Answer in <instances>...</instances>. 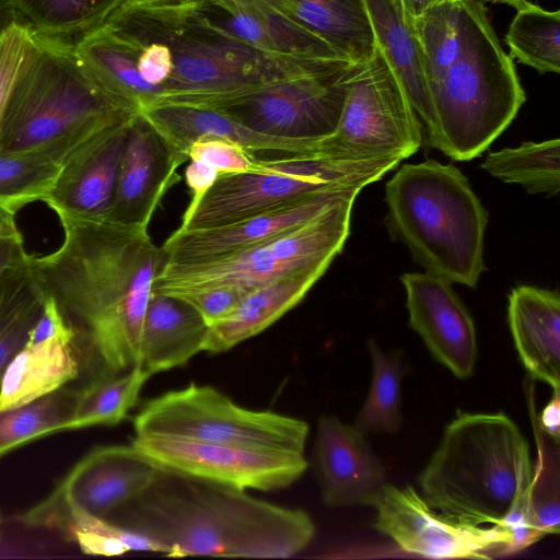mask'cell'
Masks as SVG:
<instances>
[{
  "mask_svg": "<svg viewBox=\"0 0 560 560\" xmlns=\"http://www.w3.org/2000/svg\"><path fill=\"white\" fill-rule=\"evenodd\" d=\"M55 213L62 243L31 254L30 267L75 330L83 363L98 364L97 376L139 366L142 323L167 262L164 249L148 229Z\"/></svg>",
  "mask_w": 560,
  "mask_h": 560,
  "instance_id": "obj_1",
  "label": "cell"
},
{
  "mask_svg": "<svg viewBox=\"0 0 560 560\" xmlns=\"http://www.w3.org/2000/svg\"><path fill=\"white\" fill-rule=\"evenodd\" d=\"M106 518L160 541L172 558H289L315 535V525L303 510L165 470Z\"/></svg>",
  "mask_w": 560,
  "mask_h": 560,
  "instance_id": "obj_2",
  "label": "cell"
},
{
  "mask_svg": "<svg viewBox=\"0 0 560 560\" xmlns=\"http://www.w3.org/2000/svg\"><path fill=\"white\" fill-rule=\"evenodd\" d=\"M139 22L143 33L168 44L173 56L172 73L153 105L215 109L280 82L353 63L258 50L211 24L197 11L195 0L147 8Z\"/></svg>",
  "mask_w": 560,
  "mask_h": 560,
  "instance_id": "obj_3",
  "label": "cell"
},
{
  "mask_svg": "<svg viewBox=\"0 0 560 560\" xmlns=\"http://www.w3.org/2000/svg\"><path fill=\"white\" fill-rule=\"evenodd\" d=\"M529 447L503 412H458L419 477L422 497L445 517L471 526H503L527 502Z\"/></svg>",
  "mask_w": 560,
  "mask_h": 560,
  "instance_id": "obj_4",
  "label": "cell"
},
{
  "mask_svg": "<svg viewBox=\"0 0 560 560\" xmlns=\"http://www.w3.org/2000/svg\"><path fill=\"white\" fill-rule=\"evenodd\" d=\"M386 224L427 272L476 288L488 212L453 164H404L385 185Z\"/></svg>",
  "mask_w": 560,
  "mask_h": 560,
  "instance_id": "obj_5",
  "label": "cell"
},
{
  "mask_svg": "<svg viewBox=\"0 0 560 560\" xmlns=\"http://www.w3.org/2000/svg\"><path fill=\"white\" fill-rule=\"evenodd\" d=\"M462 40L443 75L428 83L433 114L429 143L456 161L479 156L526 101L508 55L478 0H463Z\"/></svg>",
  "mask_w": 560,
  "mask_h": 560,
  "instance_id": "obj_6",
  "label": "cell"
},
{
  "mask_svg": "<svg viewBox=\"0 0 560 560\" xmlns=\"http://www.w3.org/2000/svg\"><path fill=\"white\" fill-rule=\"evenodd\" d=\"M36 38L5 110L0 153L89 136L138 113L118 105L94 83L73 44Z\"/></svg>",
  "mask_w": 560,
  "mask_h": 560,
  "instance_id": "obj_7",
  "label": "cell"
},
{
  "mask_svg": "<svg viewBox=\"0 0 560 560\" xmlns=\"http://www.w3.org/2000/svg\"><path fill=\"white\" fill-rule=\"evenodd\" d=\"M401 161L398 156L355 161L317 154L262 159L255 171L220 175L197 201L189 202L179 229L233 223L326 190H362Z\"/></svg>",
  "mask_w": 560,
  "mask_h": 560,
  "instance_id": "obj_8",
  "label": "cell"
},
{
  "mask_svg": "<svg viewBox=\"0 0 560 560\" xmlns=\"http://www.w3.org/2000/svg\"><path fill=\"white\" fill-rule=\"evenodd\" d=\"M350 221V211L336 205L302 224L222 258L199 265H165L152 291L183 295L219 285L252 291L290 275L323 276L342 250Z\"/></svg>",
  "mask_w": 560,
  "mask_h": 560,
  "instance_id": "obj_9",
  "label": "cell"
},
{
  "mask_svg": "<svg viewBox=\"0 0 560 560\" xmlns=\"http://www.w3.org/2000/svg\"><path fill=\"white\" fill-rule=\"evenodd\" d=\"M138 436H170L304 454L308 424L235 404L209 385L189 384L147 400L133 418Z\"/></svg>",
  "mask_w": 560,
  "mask_h": 560,
  "instance_id": "obj_10",
  "label": "cell"
},
{
  "mask_svg": "<svg viewBox=\"0 0 560 560\" xmlns=\"http://www.w3.org/2000/svg\"><path fill=\"white\" fill-rule=\"evenodd\" d=\"M422 143L419 117L404 88L375 46L355 62L338 126L320 140L318 155L370 160L415 154Z\"/></svg>",
  "mask_w": 560,
  "mask_h": 560,
  "instance_id": "obj_11",
  "label": "cell"
},
{
  "mask_svg": "<svg viewBox=\"0 0 560 560\" xmlns=\"http://www.w3.org/2000/svg\"><path fill=\"white\" fill-rule=\"evenodd\" d=\"M161 471L132 444L95 447L22 520L58 527L78 514L106 518L148 490Z\"/></svg>",
  "mask_w": 560,
  "mask_h": 560,
  "instance_id": "obj_12",
  "label": "cell"
},
{
  "mask_svg": "<svg viewBox=\"0 0 560 560\" xmlns=\"http://www.w3.org/2000/svg\"><path fill=\"white\" fill-rule=\"evenodd\" d=\"M131 444L162 470L237 489L273 491L306 470L304 454L170 436H138Z\"/></svg>",
  "mask_w": 560,
  "mask_h": 560,
  "instance_id": "obj_13",
  "label": "cell"
},
{
  "mask_svg": "<svg viewBox=\"0 0 560 560\" xmlns=\"http://www.w3.org/2000/svg\"><path fill=\"white\" fill-rule=\"evenodd\" d=\"M354 63L273 84L215 110L267 136L320 141L338 126Z\"/></svg>",
  "mask_w": 560,
  "mask_h": 560,
  "instance_id": "obj_14",
  "label": "cell"
},
{
  "mask_svg": "<svg viewBox=\"0 0 560 560\" xmlns=\"http://www.w3.org/2000/svg\"><path fill=\"white\" fill-rule=\"evenodd\" d=\"M374 526L402 550L427 558H487L509 553L510 530L503 526L457 523L433 510L413 487L386 483L372 505Z\"/></svg>",
  "mask_w": 560,
  "mask_h": 560,
  "instance_id": "obj_15",
  "label": "cell"
},
{
  "mask_svg": "<svg viewBox=\"0 0 560 560\" xmlns=\"http://www.w3.org/2000/svg\"><path fill=\"white\" fill-rule=\"evenodd\" d=\"M400 280L410 327L435 360L456 377H469L478 358L476 327L452 283L427 271L406 272Z\"/></svg>",
  "mask_w": 560,
  "mask_h": 560,
  "instance_id": "obj_16",
  "label": "cell"
},
{
  "mask_svg": "<svg viewBox=\"0 0 560 560\" xmlns=\"http://www.w3.org/2000/svg\"><path fill=\"white\" fill-rule=\"evenodd\" d=\"M359 188L322 191L291 205L233 223L199 230L177 229L162 245L167 262H209L271 238L320 214Z\"/></svg>",
  "mask_w": 560,
  "mask_h": 560,
  "instance_id": "obj_17",
  "label": "cell"
},
{
  "mask_svg": "<svg viewBox=\"0 0 560 560\" xmlns=\"http://www.w3.org/2000/svg\"><path fill=\"white\" fill-rule=\"evenodd\" d=\"M184 162L142 113H136L106 220L148 229L161 199L180 179L176 170Z\"/></svg>",
  "mask_w": 560,
  "mask_h": 560,
  "instance_id": "obj_18",
  "label": "cell"
},
{
  "mask_svg": "<svg viewBox=\"0 0 560 560\" xmlns=\"http://www.w3.org/2000/svg\"><path fill=\"white\" fill-rule=\"evenodd\" d=\"M135 114L98 131L71 156L43 201L48 208L93 220L108 218Z\"/></svg>",
  "mask_w": 560,
  "mask_h": 560,
  "instance_id": "obj_19",
  "label": "cell"
},
{
  "mask_svg": "<svg viewBox=\"0 0 560 560\" xmlns=\"http://www.w3.org/2000/svg\"><path fill=\"white\" fill-rule=\"evenodd\" d=\"M364 436L334 416L319 418L314 451L326 505L372 506L386 485L385 466Z\"/></svg>",
  "mask_w": 560,
  "mask_h": 560,
  "instance_id": "obj_20",
  "label": "cell"
},
{
  "mask_svg": "<svg viewBox=\"0 0 560 560\" xmlns=\"http://www.w3.org/2000/svg\"><path fill=\"white\" fill-rule=\"evenodd\" d=\"M73 47L90 78L121 107L141 112L162 93V88L145 82L138 70L141 40L116 23L106 22Z\"/></svg>",
  "mask_w": 560,
  "mask_h": 560,
  "instance_id": "obj_21",
  "label": "cell"
},
{
  "mask_svg": "<svg viewBox=\"0 0 560 560\" xmlns=\"http://www.w3.org/2000/svg\"><path fill=\"white\" fill-rule=\"evenodd\" d=\"M142 115L160 131L177 155L188 160L191 143L203 136L229 139L255 153L317 154L319 141H303L267 136L254 131L229 115L209 108L158 104L145 107Z\"/></svg>",
  "mask_w": 560,
  "mask_h": 560,
  "instance_id": "obj_22",
  "label": "cell"
},
{
  "mask_svg": "<svg viewBox=\"0 0 560 560\" xmlns=\"http://www.w3.org/2000/svg\"><path fill=\"white\" fill-rule=\"evenodd\" d=\"M509 325L515 349L533 378L560 389V298L557 291L530 285L509 295Z\"/></svg>",
  "mask_w": 560,
  "mask_h": 560,
  "instance_id": "obj_23",
  "label": "cell"
},
{
  "mask_svg": "<svg viewBox=\"0 0 560 560\" xmlns=\"http://www.w3.org/2000/svg\"><path fill=\"white\" fill-rule=\"evenodd\" d=\"M209 325L180 296L152 291L140 339V365L150 375L185 364L202 351Z\"/></svg>",
  "mask_w": 560,
  "mask_h": 560,
  "instance_id": "obj_24",
  "label": "cell"
},
{
  "mask_svg": "<svg viewBox=\"0 0 560 560\" xmlns=\"http://www.w3.org/2000/svg\"><path fill=\"white\" fill-rule=\"evenodd\" d=\"M375 46L404 88L429 133L433 114L415 18L401 0H363Z\"/></svg>",
  "mask_w": 560,
  "mask_h": 560,
  "instance_id": "obj_25",
  "label": "cell"
},
{
  "mask_svg": "<svg viewBox=\"0 0 560 560\" xmlns=\"http://www.w3.org/2000/svg\"><path fill=\"white\" fill-rule=\"evenodd\" d=\"M77 334L26 341L0 385V410L24 405L68 385L81 370Z\"/></svg>",
  "mask_w": 560,
  "mask_h": 560,
  "instance_id": "obj_26",
  "label": "cell"
},
{
  "mask_svg": "<svg viewBox=\"0 0 560 560\" xmlns=\"http://www.w3.org/2000/svg\"><path fill=\"white\" fill-rule=\"evenodd\" d=\"M320 277L316 272L290 275L252 290L209 327L202 351L224 352L260 334L298 305Z\"/></svg>",
  "mask_w": 560,
  "mask_h": 560,
  "instance_id": "obj_27",
  "label": "cell"
},
{
  "mask_svg": "<svg viewBox=\"0 0 560 560\" xmlns=\"http://www.w3.org/2000/svg\"><path fill=\"white\" fill-rule=\"evenodd\" d=\"M353 62L368 59L375 40L363 0H269Z\"/></svg>",
  "mask_w": 560,
  "mask_h": 560,
  "instance_id": "obj_28",
  "label": "cell"
},
{
  "mask_svg": "<svg viewBox=\"0 0 560 560\" xmlns=\"http://www.w3.org/2000/svg\"><path fill=\"white\" fill-rule=\"evenodd\" d=\"M97 132L27 151L0 153V198L19 201L24 207L43 202L66 163Z\"/></svg>",
  "mask_w": 560,
  "mask_h": 560,
  "instance_id": "obj_29",
  "label": "cell"
},
{
  "mask_svg": "<svg viewBox=\"0 0 560 560\" xmlns=\"http://www.w3.org/2000/svg\"><path fill=\"white\" fill-rule=\"evenodd\" d=\"M19 21L37 36L74 44L129 0H13Z\"/></svg>",
  "mask_w": 560,
  "mask_h": 560,
  "instance_id": "obj_30",
  "label": "cell"
},
{
  "mask_svg": "<svg viewBox=\"0 0 560 560\" xmlns=\"http://www.w3.org/2000/svg\"><path fill=\"white\" fill-rule=\"evenodd\" d=\"M47 293L28 264L0 277V385L39 318Z\"/></svg>",
  "mask_w": 560,
  "mask_h": 560,
  "instance_id": "obj_31",
  "label": "cell"
},
{
  "mask_svg": "<svg viewBox=\"0 0 560 560\" xmlns=\"http://www.w3.org/2000/svg\"><path fill=\"white\" fill-rule=\"evenodd\" d=\"M151 375L141 366L93 377L77 390L71 418L65 431L93 425H115L136 406Z\"/></svg>",
  "mask_w": 560,
  "mask_h": 560,
  "instance_id": "obj_32",
  "label": "cell"
},
{
  "mask_svg": "<svg viewBox=\"0 0 560 560\" xmlns=\"http://www.w3.org/2000/svg\"><path fill=\"white\" fill-rule=\"evenodd\" d=\"M505 42L511 57L540 74L560 72V11L528 0L516 8Z\"/></svg>",
  "mask_w": 560,
  "mask_h": 560,
  "instance_id": "obj_33",
  "label": "cell"
},
{
  "mask_svg": "<svg viewBox=\"0 0 560 560\" xmlns=\"http://www.w3.org/2000/svg\"><path fill=\"white\" fill-rule=\"evenodd\" d=\"M481 167L492 176L522 185L528 194L557 196L560 188V141L526 142L491 152Z\"/></svg>",
  "mask_w": 560,
  "mask_h": 560,
  "instance_id": "obj_34",
  "label": "cell"
},
{
  "mask_svg": "<svg viewBox=\"0 0 560 560\" xmlns=\"http://www.w3.org/2000/svg\"><path fill=\"white\" fill-rule=\"evenodd\" d=\"M77 390L68 385L21 406L0 410V456L25 443L65 431Z\"/></svg>",
  "mask_w": 560,
  "mask_h": 560,
  "instance_id": "obj_35",
  "label": "cell"
},
{
  "mask_svg": "<svg viewBox=\"0 0 560 560\" xmlns=\"http://www.w3.org/2000/svg\"><path fill=\"white\" fill-rule=\"evenodd\" d=\"M370 352L371 386L353 427L363 435L375 432L394 433L401 423V359L396 352L384 353L374 342H370Z\"/></svg>",
  "mask_w": 560,
  "mask_h": 560,
  "instance_id": "obj_36",
  "label": "cell"
},
{
  "mask_svg": "<svg viewBox=\"0 0 560 560\" xmlns=\"http://www.w3.org/2000/svg\"><path fill=\"white\" fill-rule=\"evenodd\" d=\"M428 83L439 79L458 55L462 28V1L429 8L415 18Z\"/></svg>",
  "mask_w": 560,
  "mask_h": 560,
  "instance_id": "obj_37",
  "label": "cell"
},
{
  "mask_svg": "<svg viewBox=\"0 0 560 560\" xmlns=\"http://www.w3.org/2000/svg\"><path fill=\"white\" fill-rule=\"evenodd\" d=\"M58 528L88 555L119 556L129 551L168 555V548L160 541L105 517L78 514L67 518Z\"/></svg>",
  "mask_w": 560,
  "mask_h": 560,
  "instance_id": "obj_38",
  "label": "cell"
},
{
  "mask_svg": "<svg viewBox=\"0 0 560 560\" xmlns=\"http://www.w3.org/2000/svg\"><path fill=\"white\" fill-rule=\"evenodd\" d=\"M538 455L528 488L527 514L533 527L544 537L560 530L559 452L537 434Z\"/></svg>",
  "mask_w": 560,
  "mask_h": 560,
  "instance_id": "obj_39",
  "label": "cell"
},
{
  "mask_svg": "<svg viewBox=\"0 0 560 560\" xmlns=\"http://www.w3.org/2000/svg\"><path fill=\"white\" fill-rule=\"evenodd\" d=\"M36 45L35 33L20 21L0 35V132L14 85Z\"/></svg>",
  "mask_w": 560,
  "mask_h": 560,
  "instance_id": "obj_40",
  "label": "cell"
},
{
  "mask_svg": "<svg viewBox=\"0 0 560 560\" xmlns=\"http://www.w3.org/2000/svg\"><path fill=\"white\" fill-rule=\"evenodd\" d=\"M188 160L210 164L219 176L252 172L262 162V159L242 145L215 136H203L195 140L188 149Z\"/></svg>",
  "mask_w": 560,
  "mask_h": 560,
  "instance_id": "obj_41",
  "label": "cell"
},
{
  "mask_svg": "<svg viewBox=\"0 0 560 560\" xmlns=\"http://www.w3.org/2000/svg\"><path fill=\"white\" fill-rule=\"evenodd\" d=\"M109 21L135 34L141 40L138 70L145 82L162 88L173 70V56L168 44L124 23Z\"/></svg>",
  "mask_w": 560,
  "mask_h": 560,
  "instance_id": "obj_42",
  "label": "cell"
},
{
  "mask_svg": "<svg viewBox=\"0 0 560 560\" xmlns=\"http://www.w3.org/2000/svg\"><path fill=\"white\" fill-rule=\"evenodd\" d=\"M250 291L234 285H219L177 295L189 302L209 326L225 317Z\"/></svg>",
  "mask_w": 560,
  "mask_h": 560,
  "instance_id": "obj_43",
  "label": "cell"
},
{
  "mask_svg": "<svg viewBox=\"0 0 560 560\" xmlns=\"http://www.w3.org/2000/svg\"><path fill=\"white\" fill-rule=\"evenodd\" d=\"M219 173L210 164L200 160H190L185 171V180L192 194L190 202L197 201L217 180Z\"/></svg>",
  "mask_w": 560,
  "mask_h": 560,
  "instance_id": "obj_44",
  "label": "cell"
},
{
  "mask_svg": "<svg viewBox=\"0 0 560 560\" xmlns=\"http://www.w3.org/2000/svg\"><path fill=\"white\" fill-rule=\"evenodd\" d=\"M30 256L23 238L0 237V277L10 269L27 265Z\"/></svg>",
  "mask_w": 560,
  "mask_h": 560,
  "instance_id": "obj_45",
  "label": "cell"
},
{
  "mask_svg": "<svg viewBox=\"0 0 560 560\" xmlns=\"http://www.w3.org/2000/svg\"><path fill=\"white\" fill-rule=\"evenodd\" d=\"M539 429L553 441V443L559 445L560 438V398L559 393H553V397L548 402V405L544 408L540 418H539Z\"/></svg>",
  "mask_w": 560,
  "mask_h": 560,
  "instance_id": "obj_46",
  "label": "cell"
},
{
  "mask_svg": "<svg viewBox=\"0 0 560 560\" xmlns=\"http://www.w3.org/2000/svg\"><path fill=\"white\" fill-rule=\"evenodd\" d=\"M19 21L13 0H0V35Z\"/></svg>",
  "mask_w": 560,
  "mask_h": 560,
  "instance_id": "obj_47",
  "label": "cell"
},
{
  "mask_svg": "<svg viewBox=\"0 0 560 560\" xmlns=\"http://www.w3.org/2000/svg\"><path fill=\"white\" fill-rule=\"evenodd\" d=\"M406 10L413 16H418L431 7L447 3L458 2L463 0H401Z\"/></svg>",
  "mask_w": 560,
  "mask_h": 560,
  "instance_id": "obj_48",
  "label": "cell"
},
{
  "mask_svg": "<svg viewBox=\"0 0 560 560\" xmlns=\"http://www.w3.org/2000/svg\"><path fill=\"white\" fill-rule=\"evenodd\" d=\"M478 1L481 2L482 4H485V3L508 4L513 8H516L517 5H520L521 3H523L526 0H478Z\"/></svg>",
  "mask_w": 560,
  "mask_h": 560,
  "instance_id": "obj_49",
  "label": "cell"
},
{
  "mask_svg": "<svg viewBox=\"0 0 560 560\" xmlns=\"http://www.w3.org/2000/svg\"><path fill=\"white\" fill-rule=\"evenodd\" d=\"M138 1H145V2H148V1H172V0H138Z\"/></svg>",
  "mask_w": 560,
  "mask_h": 560,
  "instance_id": "obj_50",
  "label": "cell"
}]
</instances>
